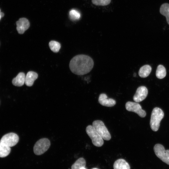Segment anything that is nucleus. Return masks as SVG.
Returning a JSON list of instances; mask_svg holds the SVG:
<instances>
[{
	"label": "nucleus",
	"mask_w": 169,
	"mask_h": 169,
	"mask_svg": "<svg viewBox=\"0 0 169 169\" xmlns=\"http://www.w3.org/2000/svg\"><path fill=\"white\" fill-rule=\"evenodd\" d=\"M94 65V62L91 57L86 55L79 54L71 59L69 64V67L74 74L83 75L90 72Z\"/></svg>",
	"instance_id": "f257e3e1"
},
{
	"label": "nucleus",
	"mask_w": 169,
	"mask_h": 169,
	"mask_svg": "<svg viewBox=\"0 0 169 169\" xmlns=\"http://www.w3.org/2000/svg\"><path fill=\"white\" fill-rule=\"evenodd\" d=\"M164 116L163 111L158 107L155 108L152 110L150 121L151 129L154 131L158 130L160 122Z\"/></svg>",
	"instance_id": "f03ea898"
},
{
	"label": "nucleus",
	"mask_w": 169,
	"mask_h": 169,
	"mask_svg": "<svg viewBox=\"0 0 169 169\" xmlns=\"http://www.w3.org/2000/svg\"><path fill=\"white\" fill-rule=\"evenodd\" d=\"M87 134L92 140L93 144L97 147L102 146L104 144L103 139L96 131L92 125H89L86 128Z\"/></svg>",
	"instance_id": "7ed1b4c3"
},
{
	"label": "nucleus",
	"mask_w": 169,
	"mask_h": 169,
	"mask_svg": "<svg viewBox=\"0 0 169 169\" xmlns=\"http://www.w3.org/2000/svg\"><path fill=\"white\" fill-rule=\"evenodd\" d=\"M92 125L103 139L107 141L111 139V135L102 121L95 120L92 123Z\"/></svg>",
	"instance_id": "20e7f679"
},
{
	"label": "nucleus",
	"mask_w": 169,
	"mask_h": 169,
	"mask_svg": "<svg viewBox=\"0 0 169 169\" xmlns=\"http://www.w3.org/2000/svg\"><path fill=\"white\" fill-rule=\"evenodd\" d=\"M50 145V142L48 139H41L35 143L34 146V153L37 155H42L49 149Z\"/></svg>",
	"instance_id": "39448f33"
},
{
	"label": "nucleus",
	"mask_w": 169,
	"mask_h": 169,
	"mask_svg": "<svg viewBox=\"0 0 169 169\" xmlns=\"http://www.w3.org/2000/svg\"><path fill=\"white\" fill-rule=\"evenodd\" d=\"M154 150L156 156L169 165V150H165L164 147L159 144L155 145Z\"/></svg>",
	"instance_id": "423d86ee"
},
{
	"label": "nucleus",
	"mask_w": 169,
	"mask_h": 169,
	"mask_svg": "<svg viewBox=\"0 0 169 169\" xmlns=\"http://www.w3.org/2000/svg\"><path fill=\"white\" fill-rule=\"evenodd\" d=\"M19 140V137L16 134L10 132L4 135L1 139L0 142L11 147L16 145Z\"/></svg>",
	"instance_id": "0eeeda50"
},
{
	"label": "nucleus",
	"mask_w": 169,
	"mask_h": 169,
	"mask_svg": "<svg viewBox=\"0 0 169 169\" xmlns=\"http://www.w3.org/2000/svg\"><path fill=\"white\" fill-rule=\"evenodd\" d=\"M125 107L127 110L134 112L141 117L146 116V111L142 109L141 106L137 102L128 101L126 103Z\"/></svg>",
	"instance_id": "6e6552de"
},
{
	"label": "nucleus",
	"mask_w": 169,
	"mask_h": 169,
	"mask_svg": "<svg viewBox=\"0 0 169 169\" xmlns=\"http://www.w3.org/2000/svg\"><path fill=\"white\" fill-rule=\"evenodd\" d=\"M148 90L144 86H141L137 89L133 99L136 102H140L144 100L147 96Z\"/></svg>",
	"instance_id": "1a4fd4ad"
},
{
	"label": "nucleus",
	"mask_w": 169,
	"mask_h": 169,
	"mask_svg": "<svg viewBox=\"0 0 169 169\" xmlns=\"http://www.w3.org/2000/svg\"><path fill=\"white\" fill-rule=\"evenodd\" d=\"M16 29L18 33L23 34L30 26V23L28 19L25 18H20L16 22Z\"/></svg>",
	"instance_id": "9d476101"
},
{
	"label": "nucleus",
	"mask_w": 169,
	"mask_h": 169,
	"mask_svg": "<svg viewBox=\"0 0 169 169\" xmlns=\"http://www.w3.org/2000/svg\"><path fill=\"white\" fill-rule=\"evenodd\" d=\"M98 101L102 105L108 107L114 106L116 103L115 100L114 99L108 98L106 95L104 93H102L100 95Z\"/></svg>",
	"instance_id": "9b49d317"
},
{
	"label": "nucleus",
	"mask_w": 169,
	"mask_h": 169,
	"mask_svg": "<svg viewBox=\"0 0 169 169\" xmlns=\"http://www.w3.org/2000/svg\"><path fill=\"white\" fill-rule=\"evenodd\" d=\"M38 74L34 71L28 72L25 77V84L28 86H32L35 80L38 77Z\"/></svg>",
	"instance_id": "f8f14e48"
},
{
	"label": "nucleus",
	"mask_w": 169,
	"mask_h": 169,
	"mask_svg": "<svg viewBox=\"0 0 169 169\" xmlns=\"http://www.w3.org/2000/svg\"><path fill=\"white\" fill-rule=\"evenodd\" d=\"M25 74L24 73L20 72L13 79L12 83L14 86H21L25 83Z\"/></svg>",
	"instance_id": "ddd939ff"
},
{
	"label": "nucleus",
	"mask_w": 169,
	"mask_h": 169,
	"mask_svg": "<svg viewBox=\"0 0 169 169\" xmlns=\"http://www.w3.org/2000/svg\"><path fill=\"white\" fill-rule=\"evenodd\" d=\"M113 168L114 169H130L129 164L122 159H119L115 162Z\"/></svg>",
	"instance_id": "4468645a"
},
{
	"label": "nucleus",
	"mask_w": 169,
	"mask_h": 169,
	"mask_svg": "<svg viewBox=\"0 0 169 169\" xmlns=\"http://www.w3.org/2000/svg\"><path fill=\"white\" fill-rule=\"evenodd\" d=\"M151 71V68L149 65H145L141 67L139 71V75L142 78H146L150 74Z\"/></svg>",
	"instance_id": "2eb2a0df"
},
{
	"label": "nucleus",
	"mask_w": 169,
	"mask_h": 169,
	"mask_svg": "<svg viewBox=\"0 0 169 169\" xmlns=\"http://www.w3.org/2000/svg\"><path fill=\"white\" fill-rule=\"evenodd\" d=\"M160 13L166 17V21L169 25V4L164 3L161 6Z\"/></svg>",
	"instance_id": "dca6fc26"
},
{
	"label": "nucleus",
	"mask_w": 169,
	"mask_h": 169,
	"mask_svg": "<svg viewBox=\"0 0 169 169\" xmlns=\"http://www.w3.org/2000/svg\"><path fill=\"white\" fill-rule=\"evenodd\" d=\"M10 151V147L0 142V157H4L7 156Z\"/></svg>",
	"instance_id": "f3484780"
},
{
	"label": "nucleus",
	"mask_w": 169,
	"mask_h": 169,
	"mask_svg": "<svg viewBox=\"0 0 169 169\" xmlns=\"http://www.w3.org/2000/svg\"><path fill=\"white\" fill-rule=\"evenodd\" d=\"M86 161L85 159L81 157L77 160L71 166V169H80L83 167H85Z\"/></svg>",
	"instance_id": "a211bd4d"
},
{
	"label": "nucleus",
	"mask_w": 169,
	"mask_h": 169,
	"mask_svg": "<svg viewBox=\"0 0 169 169\" xmlns=\"http://www.w3.org/2000/svg\"><path fill=\"white\" fill-rule=\"evenodd\" d=\"M166 74V71L165 68L161 65H159L157 67L156 71V76L159 79H162L164 78Z\"/></svg>",
	"instance_id": "6ab92c4d"
},
{
	"label": "nucleus",
	"mask_w": 169,
	"mask_h": 169,
	"mask_svg": "<svg viewBox=\"0 0 169 169\" xmlns=\"http://www.w3.org/2000/svg\"><path fill=\"white\" fill-rule=\"evenodd\" d=\"M49 44L50 49L54 53L58 52L61 48L60 43L55 41H50Z\"/></svg>",
	"instance_id": "aec40b11"
},
{
	"label": "nucleus",
	"mask_w": 169,
	"mask_h": 169,
	"mask_svg": "<svg viewBox=\"0 0 169 169\" xmlns=\"http://www.w3.org/2000/svg\"><path fill=\"white\" fill-rule=\"evenodd\" d=\"M69 17L72 20L76 21L80 18V14L77 10L73 9L69 11Z\"/></svg>",
	"instance_id": "412c9836"
},
{
	"label": "nucleus",
	"mask_w": 169,
	"mask_h": 169,
	"mask_svg": "<svg viewBox=\"0 0 169 169\" xmlns=\"http://www.w3.org/2000/svg\"><path fill=\"white\" fill-rule=\"evenodd\" d=\"M111 0H92V3L97 6H105L110 3Z\"/></svg>",
	"instance_id": "4be33fe9"
},
{
	"label": "nucleus",
	"mask_w": 169,
	"mask_h": 169,
	"mask_svg": "<svg viewBox=\"0 0 169 169\" xmlns=\"http://www.w3.org/2000/svg\"><path fill=\"white\" fill-rule=\"evenodd\" d=\"M4 16V14L2 12H1V13H0V20L1 19V18L2 17H3Z\"/></svg>",
	"instance_id": "5701e85b"
},
{
	"label": "nucleus",
	"mask_w": 169,
	"mask_h": 169,
	"mask_svg": "<svg viewBox=\"0 0 169 169\" xmlns=\"http://www.w3.org/2000/svg\"><path fill=\"white\" fill-rule=\"evenodd\" d=\"M80 169H86L85 167H83L81 168Z\"/></svg>",
	"instance_id": "b1692460"
},
{
	"label": "nucleus",
	"mask_w": 169,
	"mask_h": 169,
	"mask_svg": "<svg viewBox=\"0 0 169 169\" xmlns=\"http://www.w3.org/2000/svg\"><path fill=\"white\" fill-rule=\"evenodd\" d=\"M92 169H99L97 168H93Z\"/></svg>",
	"instance_id": "393cba45"
}]
</instances>
